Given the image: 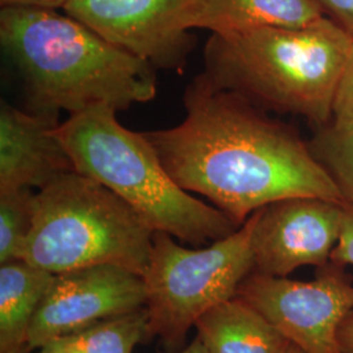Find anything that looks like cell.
<instances>
[{
	"instance_id": "cell-16",
	"label": "cell",
	"mask_w": 353,
	"mask_h": 353,
	"mask_svg": "<svg viewBox=\"0 0 353 353\" xmlns=\"http://www.w3.org/2000/svg\"><path fill=\"white\" fill-rule=\"evenodd\" d=\"M33 202L30 189L0 191V265L23 258L33 227Z\"/></svg>"
},
{
	"instance_id": "cell-5",
	"label": "cell",
	"mask_w": 353,
	"mask_h": 353,
	"mask_svg": "<svg viewBox=\"0 0 353 353\" xmlns=\"http://www.w3.org/2000/svg\"><path fill=\"white\" fill-rule=\"evenodd\" d=\"M154 230L100 182L76 170L34 194L33 227L21 261L62 274L112 265L144 275Z\"/></svg>"
},
{
	"instance_id": "cell-20",
	"label": "cell",
	"mask_w": 353,
	"mask_h": 353,
	"mask_svg": "<svg viewBox=\"0 0 353 353\" xmlns=\"http://www.w3.org/2000/svg\"><path fill=\"white\" fill-rule=\"evenodd\" d=\"M325 16L330 17L353 37V0H316Z\"/></svg>"
},
{
	"instance_id": "cell-2",
	"label": "cell",
	"mask_w": 353,
	"mask_h": 353,
	"mask_svg": "<svg viewBox=\"0 0 353 353\" xmlns=\"http://www.w3.org/2000/svg\"><path fill=\"white\" fill-rule=\"evenodd\" d=\"M0 42L24 79L33 113L74 115L96 105L119 112L156 96L152 64L67 13L4 6Z\"/></svg>"
},
{
	"instance_id": "cell-10",
	"label": "cell",
	"mask_w": 353,
	"mask_h": 353,
	"mask_svg": "<svg viewBox=\"0 0 353 353\" xmlns=\"http://www.w3.org/2000/svg\"><path fill=\"white\" fill-rule=\"evenodd\" d=\"M344 203L323 198H290L255 212L254 272L288 278L303 265H328L341 237Z\"/></svg>"
},
{
	"instance_id": "cell-9",
	"label": "cell",
	"mask_w": 353,
	"mask_h": 353,
	"mask_svg": "<svg viewBox=\"0 0 353 353\" xmlns=\"http://www.w3.org/2000/svg\"><path fill=\"white\" fill-rule=\"evenodd\" d=\"M144 279L123 267L89 265L54 275L26 336L30 351L110 316L145 307Z\"/></svg>"
},
{
	"instance_id": "cell-19",
	"label": "cell",
	"mask_w": 353,
	"mask_h": 353,
	"mask_svg": "<svg viewBox=\"0 0 353 353\" xmlns=\"http://www.w3.org/2000/svg\"><path fill=\"white\" fill-rule=\"evenodd\" d=\"M332 263L353 267V204L344 203V219L338 245L331 254Z\"/></svg>"
},
{
	"instance_id": "cell-24",
	"label": "cell",
	"mask_w": 353,
	"mask_h": 353,
	"mask_svg": "<svg viewBox=\"0 0 353 353\" xmlns=\"http://www.w3.org/2000/svg\"><path fill=\"white\" fill-rule=\"evenodd\" d=\"M181 353H207L204 347H203L202 341L196 336L192 343H190L189 345Z\"/></svg>"
},
{
	"instance_id": "cell-18",
	"label": "cell",
	"mask_w": 353,
	"mask_h": 353,
	"mask_svg": "<svg viewBox=\"0 0 353 353\" xmlns=\"http://www.w3.org/2000/svg\"><path fill=\"white\" fill-rule=\"evenodd\" d=\"M331 123L335 126L353 127V45L335 89Z\"/></svg>"
},
{
	"instance_id": "cell-3",
	"label": "cell",
	"mask_w": 353,
	"mask_h": 353,
	"mask_svg": "<svg viewBox=\"0 0 353 353\" xmlns=\"http://www.w3.org/2000/svg\"><path fill=\"white\" fill-rule=\"evenodd\" d=\"M352 45L353 37L327 16L301 28L212 33L203 74L262 110L301 115L326 126Z\"/></svg>"
},
{
	"instance_id": "cell-15",
	"label": "cell",
	"mask_w": 353,
	"mask_h": 353,
	"mask_svg": "<svg viewBox=\"0 0 353 353\" xmlns=\"http://www.w3.org/2000/svg\"><path fill=\"white\" fill-rule=\"evenodd\" d=\"M145 336H150L148 312L147 307H141L102 319L51 341L79 353H132Z\"/></svg>"
},
{
	"instance_id": "cell-6",
	"label": "cell",
	"mask_w": 353,
	"mask_h": 353,
	"mask_svg": "<svg viewBox=\"0 0 353 353\" xmlns=\"http://www.w3.org/2000/svg\"><path fill=\"white\" fill-rule=\"evenodd\" d=\"M255 212L234 233L204 249H188L165 232H154L143 275L147 290L148 335L170 352L185 343L190 328L219 303L237 296L254 271Z\"/></svg>"
},
{
	"instance_id": "cell-22",
	"label": "cell",
	"mask_w": 353,
	"mask_h": 353,
	"mask_svg": "<svg viewBox=\"0 0 353 353\" xmlns=\"http://www.w3.org/2000/svg\"><path fill=\"white\" fill-rule=\"evenodd\" d=\"M338 338L341 352L353 353V310L341 323Z\"/></svg>"
},
{
	"instance_id": "cell-11",
	"label": "cell",
	"mask_w": 353,
	"mask_h": 353,
	"mask_svg": "<svg viewBox=\"0 0 353 353\" xmlns=\"http://www.w3.org/2000/svg\"><path fill=\"white\" fill-rule=\"evenodd\" d=\"M58 117L23 112L7 102L0 106V191L42 189L75 170L54 134Z\"/></svg>"
},
{
	"instance_id": "cell-17",
	"label": "cell",
	"mask_w": 353,
	"mask_h": 353,
	"mask_svg": "<svg viewBox=\"0 0 353 353\" xmlns=\"http://www.w3.org/2000/svg\"><path fill=\"white\" fill-rule=\"evenodd\" d=\"M309 145L336 182L344 201L353 204V127L328 123L316 132Z\"/></svg>"
},
{
	"instance_id": "cell-4",
	"label": "cell",
	"mask_w": 353,
	"mask_h": 353,
	"mask_svg": "<svg viewBox=\"0 0 353 353\" xmlns=\"http://www.w3.org/2000/svg\"><path fill=\"white\" fill-rule=\"evenodd\" d=\"M76 172L100 182L154 230L191 245L225 239L239 225L182 189L144 132L122 126L117 110L96 105L54 130Z\"/></svg>"
},
{
	"instance_id": "cell-21",
	"label": "cell",
	"mask_w": 353,
	"mask_h": 353,
	"mask_svg": "<svg viewBox=\"0 0 353 353\" xmlns=\"http://www.w3.org/2000/svg\"><path fill=\"white\" fill-rule=\"evenodd\" d=\"M70 0H0L1 7L4 6H17V7H36V8H49L58 10L64 8Z\"/></svg>"
},
{
	"instance_id": "cell-8",
	"label": "cell",
	"mask_w": 353,
	"mask_h": 353,
	"mask_svg": "<svg viewBox=\"0 0 353 353\" xmlns=\"http://www.w3.org/2000/svg\"><path fill=\"white\" fill-rule=\"evenodd\" d=\"M204 0H70L64 12L154 68L183 72Z\"/></svg>"
},
{
	"instance_id": "cell-14",
	"label": "cell",
	"mask_w": 353,
	"mask_h": 353,
	"mask_svg": "<svg viewBox=\"0 0 353 353\" xmlns=\"http://www.w3.org/2000/svg\"><path fill=\"white\" fill-rule=\"evenodd\" d=\"M52 279L54 274L21 259L0 265V352L26 345Z\"/></svg>"
},
{
	"instance_id": "cell-7",
	"label": "cell",
	"mask_w": 353,
	"mask_h": 353,
	"mask_svg": "<svg viewBox=\"0 0 353 353\" xmlns=\"http://www.w3.org/2000/svg\"><path fill=\"white\" fill-rule=\"evenodd\" d=\"M237 296L252 303L305 353H343L339 330L353 310V283L343 265L330 262L316 278L299 281L254 272Z\"/></svg>"
},
{
	"instance_id": "cell-23",
	"label": "cell",
	"mask_w": 353,
	"mask_h": 353,
	"mask_svg": "<svg viewBox=\"0 0 353 353\" xmlns=\"http://www.w3.org/2000/svg\"><path fill=\"white\" fill-rule=\"evenodd\" d=\"M39 353H79L76 352L75 350L67 348V347H62L54 341H50L48 344H45L43 347L39 348Z\"/></svg>"
},
{
	"instance_id": "cell-1",
	"label": "cell",
	"mask_w": 353,
	"mask_h": 353,
	"mask_svg": "<svg viewBox=\"0 0 353 353\" xmlns=\"http://www.w3.org/2000/svg\"><path fill=\"white\" fill-rule=\"evenodd\" d=\"M185 119L144 132L182 189L205 196L241 227L271 203L310 196L345 202L309 143L202 74L186 87Z\"/></svg>"
},
{
	"instance_id": "cell-26",
	"label": "cell",
	"mask_w": 353,
	"mask_h": 353,
	"mask_svg": "<svg viewBox=\"0 0 353 353\" xmlns=\"http://www.w3.org/2000/svg\"><path fill=\"white\" fill-rule=\"evenodd\" d=\"M285 353H305L303 351H301L299 347H296V345H293V344H290V348H288V351Z\"/></svg>"
},
{
	"instance_id": "cell-25",
	"label": "cell",
	"mask_w": 353,
	"mask_h": 353,
	"mask_svg": "<svg viewBox=\"0 0 353 353\" xmlns=\"http://www.w3.org/2000/svg\"><path fill=\"white\" fill-rule=\"evenodd\" d=\"M30 352V350L28 348V345H23V347H19V348H14V350H11V351H7V352H0V353H29Z\"/></svg>"
},
{
	"instance_id": "cell-13",
	"label": "cell",
	"mask_w": 353,
	"mask_h": 353,
	"mask_svg": "<svg viewBox=\"0 0 353 353\" xmlns=\"http://www.w3.org/2000/svg\"><path fill=\"white\" fill-rule=\"evenodd\" d=\"M323 16L316 0H204L198 28L214 34L258 28H301Z\"/></svg>"
},
{
	"instance_id": "cell-12",
	"label": "cell",
	"mask_w": 353,
	"mask_h": 353,
	"mask_svg": "<svg viewBox=\"0 0 353 353\" xmlns=\"http://www.w3.org/2000/svg\"><path fill=\"white\" fill-rule=\"evenodd\" d=\"M207 353H285L290 341L252 303L236 296L195 323Z\"/></svg>"
}]
</instances>
